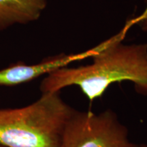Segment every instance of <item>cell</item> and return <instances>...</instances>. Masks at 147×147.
I'll list each match as a JSON object with an SVG mask.
<instances>
[{"mask_svg": "<svg viewBox=\"0 0 147 147\" xmlns=\"http://www.w3.org/2000/svg\"><path fill=\"white\" fill-rule=\"evenodd\" d=\"M137 20L128 22L122 32L99 45L93 63L78 67H62L49 74L40 84L42 93L60 92L71 85L80 87L89 100L100 97L114 82L130 81L140 94L147 96V44L121 43L128 29Z\"/></svg>", "mask_w": 147, "mask_h": 147, "instance_id": "6da1fadb", "label": "cell"}, {"mask_svg": "<svg viewBox=\"0 0 147 147\" xmlns=\"http://www.w3.org/2000/svg\"><path fill=\"white\" fill-rule=\"evenodd\" d=\"M76 110L59 92L42 93L29 105L0 108V144L5 147H63L69 119Z\"/></svg>", "mask_w": 147, "mask_h": 147, "instance_id": "7a4b0ae2", "label": "cell"}, {"mask_svg": "<svg viewBox=\"0 0 147 147\" xmlns=\"http://www.w3.org/2000/svg\"><path fill=\"white\" fill-rule=\"evenodd\" d=\"M128 138V130L114 112L101 113L76 110L69 119L63 147H136Z\"/></svg>", "mask_w": 147, "mask_h": 147, "instance_id": "3957f363", "label": "cell"}, {"mask_svg": "<svg viewBox=\"0 0 147 147\" xmlns=\"http://www.w3.org/2000/svg\"><path fill=\"white\" fill-rule=\"evenodd\" d=\"M100 47L78 54H61L45 59L41 62L33 65L16 63L6 68L0 69V86H15L31 81L42 75L49 74L53 71L65 67L68 64L87 57H92L96 54Z\"/></svg>", "mask_w": 147, "mask_h": 147, "instance_id": "277c9868", "label": "cell"}, {"mask_svg": "<svg viewBox=\"0 0 147 147\" xmlns=\"http://www.w3.org/2000/svg\"><path fill=\"white\" fill-rule=\"evenodd\" d=\"M47 3V0H0V31L36 21Z\"/></svg>", "mask_w": 147, "mask_h": 147, "instance_id": "5b68a950", "label": "cell"}, {"mask_svg": "<svg viewBox=\"0 0 147 147\" xmlns=\"http://www.w3.org/2000/svg\"><path fill=\"white\" fill-rule=\"evenodd\" d=\"M136 147H147V144H139V145H136Z\"/></svg>", "mask_w": 147, "mask_h": 147, "instance_id": "8992f818", "label": "cell"}, {"mask_svg": "<svg viewBox=\"0 0 147 147\" xmlns=\"http://www.w3.org/2000/svg\"><path fill=\"white\" fill-rule=\"evenodd\" d=\"M0 147H5V146H3V145H1V144H0Z\"/></svg>", "mask_w": 147, "mask_h": 147, "instance_id": "52a82bcc", "label": "cell"}]
</instances>
